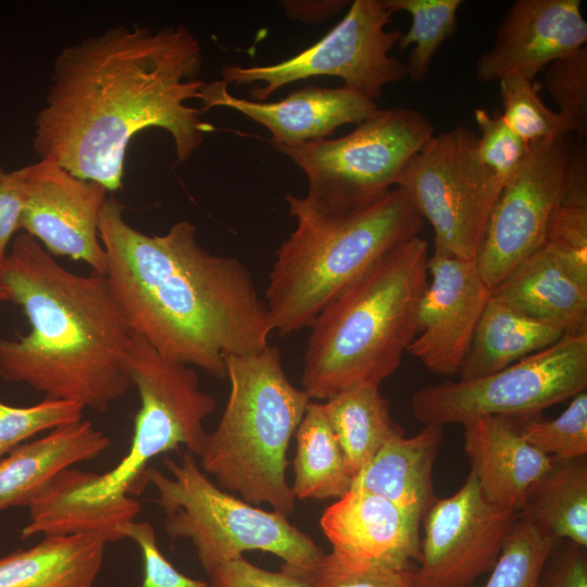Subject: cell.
Listing matches in <instances>:
<instances>
[{
    "mask_svg": "<svg viewBox=\"0 0 587 587\" xmlns=\"http://www.w3.org/2000/svg\"><path fill=\"white\" fill-rule=\"evenodd\" d=\"M202 60L182 24L118 25L64 47L35 117L34 151L109 192L122 188L128 143L142 129L167 132L186 162L213 129L186 104L200 99Z\"/></svg>",
    "mask_w": 587,
    "mask_h": 587,
    "instance_id": "6da1fadb",
    "label": "cell"
},
{
    "mask_svg": "<svg viewBox=\"0 0 587 587\" xmlns=\"http://www.w3.org/2000/svg\"><path fill=\"white\" fill-rule=\"evenodd\" d=\"M109 196L99 218L105 276L133 333L167 360L226 377L225 357L266 347L273 333L251 271L198 241L189 221L147 235Z\"/></svg>",
    "mask_w": 587,
    "mask_h": 587,
    "instance_id": "7a4b0ae2",
    "label": "cell"
},
{
    "mask_svg": "<svg viewBox=\"0 0 587 587\" xmlns=\"http://www.w3.org/2000/svg\"><path fill=\"white\" fill-rule=\"evenodd\" d=\"M0 275L30 327L16 339L0 337L3 380L97 412L129 390L133 332L105 275L66 270L25 232L13 239Z\"/></svg>",
    "mask_w": 587,
    "mask_h": 587,
    "instance_id": "3957f363",
    "label": "cell"
},
{
    "mask_svg": "<svg viewBox=\"0 0 587 587\" xmlns=\"http://www.w3.org/2000/svg\"><path fill=\"white\" fill-rule=\"evenodd\" d=\"M285 200L296 228L276 251L264 300L273 333L280 336L310 327L379 259L419 236L424 224L400 187L341 210L290 193Z\"/></svg>",
    "mask_w": 587,
    "mask_h": 587,
    "instance_id": "277c9868",
    "label": "cell"
},
{
    "mask_svg": "<svg viewBox=\"0 0 587 587\" xmlns=\"http://www.w3.org/2000/svg\"><path fill=\"white\" fill-rule=\"evenodd\" d=\"M428 259L427 240L404 241L316 316L301 376L311 400L326 401L358 384L379 387L395 373L417 334Z\"/></svg>",
    "mask_w": 587,
    "mask_h": 587,
    "instance_id": "5b68a950",
    "label": "cell"
},
{
    "mask_svg": "<svg viewBox=\"0 0 587 587\" xmlns=\"http://www.w3.org/2000/svg\"><path fill=\"white\" fill-rule=\"evenodd\" d=\"M225 367L229 395L216 428L207 434L200 469L220 488L288 516L296 497L286 477L287 451L312 400L291 384L274 345L228 354Z\"/></svg>",
    "mask_w": 587,
    "mask_h": 587,
    "instance_id": "8992f818",
    "label": "cell"
},
{
    "mask_svg": "<svg viewBox=\"0 0 587 587\" xmlns=\"http://www.w3.org/2000/svg\"><path fill=\"white\" fill-rule=\"evenodd\" d=\"M163 462L171 476L148 466L146 478L157 489L165 532L172 539L191 541L207 574L250 550L280 558L282 570L291 574L311 570L325 553L287 516L220 488L192 453L184 452L179 462L164 457Z\"/></svg>",
    "mask_w": 587,
    "mask_h": 587,
    "instance_id": "52a82bcc",
    "label": "cell"
},
{
    "mask_svg": "<svg viewBox=\"0 0 587 587\" xmlns=\"http://www.w3.org/2000/svg\"><path fill=\"white\" fill-rule=\"evenodd\" d=\"M140 408L127 454L112 470L93 474L88 491L97 498L139 495L148 485L149 462L163 453L179 451L199 457L207 437L203 421L215 400L200 389L196 372L162 357L145 338L133 333L125 359Z\"/></svg>",
    "mask_w": 587,
    "mask_h": 587,
    "instance_id": "ba28073f",
    "label": "cell"
},
{
    "mask_svg": "<svg viewBox=\"0 0 587 587\" xmlns=\"http://www.w3.org/2000/svg\"><path fill=\"white\" fill-rule=\"evenodd\" d=\"M433 135L432 123L417 110L378 108L344 137L273 148L305 174L308 202L341 210L395 188L404 166Z\"/></svg>",
    "mask_w": 587,
    "mask_h": 587,
    "instance_id": "9c48e42d",
    "label": "cell"
},
{
    "mask_svg": "<svg viewBox=\"0 0 587 587\" xmlns=\"http://www.w3.org/2000/svg\"><path fill=\"white\" fill-rule=\"evenodd\" d=\"M587 388V335L563 336L548 348L488 375L425 386L411 398L413 416L444 427L500 415L519 423Z\"/></svg>",
    "mask_w": 587,
    "mask_h": 587,
    "instance_id": "30bf717a",
    "label": "cell"
},
{
    "mask_svg": "<svg viewBox=\"0 0 587 587\" xmlns=\"http://www.w3.org/2000/svg\"><path fill=\"white\" fill-rule=\"evenodd\" d=\"M402 188L434 230V250L475 261L502 189L482 162L477 135L457 126L432 138L402 170Z\"/></svg>",
    "mask_w": 587,
    "mask_h": 587,
    "instance_id": "8fae6325",
    "label": "cell"
},
{
    "mask_svg": "<svg viewBox=\"0 0 587 587\" xmlns=\"http://www.w3.org/2000/svg\"><path fill=\"white\" fill-rule=\"evenodd\" d=\"M391 15L382 0H354L342 20L314 45L275 64L225 65L222 80L237 86L260 83L250 98L265 101L291 83L335 76L344 87L375 101L385 86L408 76L407 65L389 54L402 35L386 29Z\"/></svg>",
    "mask_w": 587,
    "mask_h": 587,
    "instance_id": "7c38bea8",
    "label": "cell"
},
{
    "mask_svg": "<svg viewBox=\"0 0 587 587\" xmlns=\"http://www.w3.org/2000/svg\"><path fill=\"white\" fill-rule=\"evenodd\" d=\"M571 149L567 136L529 143L524 165L502 187L475 260L491 291L544 247L567 189Z\"/></svg>",
    "mask_w": 587,
    "mask_h": 587,
    "instance_id": "4fadbf2b",
    "label": "cell"
},
{
    "mask_svg": "<svg viewBox=\"0 0 587 587\" xmlns=\"http://www.w3.org/2000/svg\"><path fill=\"white\" fill-rule=\"evenodd\" d=\"M519 512L496 505L470 472L461 488L437 498L422 520L416 587H470L497 563Z\"/></svg>",
    "mask_w": 587,
    "mask_h": 587,
    "instance_id": "5bb4252c",
    "label": "cell"
},
{
    "mask_svg": "<svg viewBox=\"0 0 587 587\" xmlns=\"http://www.w3.org/2000/svg\"><path fill=\"white\" fill-rule=\"evenodd\" d=\"M23 170V232L51 255L85 262L91 271L105 275L99 218L109 191L48 160Z\"/></svg>",
    "mask_w": 587,
    "mask_h": 587,
    "instance_id": "9a60e30c",
    "label": "cell"
},
{
    "mask_svg": "<svg viewBox=\"0 0 587 587\" xmlns=\"http://www.w3.org/2000/svg\"><path fill=\"white\" fill-rule=\"evenodd\" d=\"M417 309V334L407 352L434 374L460 372L491 297L475 261L434 250Z\"/></svg>",
    "mask_w": 587,
    "mask_h": 587,
    "instance_id": "2e32d148",
    "label": "cell"
},
{
    "mask_svg": "<svg viewBox=\"0 0 587 587\" xmlns=\"http://www.w3.org/2000/svg\"><path fill=\"white\" fill-rule=\"evenodd\" d=\"M580 0H516L504 14L476 77L486 83L520 74L530 79L557 59L585 47Z\"/></svg>",
    "mask_w": 587,
    "mask_h": 587,
    "instance_id": "e0dca14e",
    "label": "cell"
},
{
    "mask_svg": "<svg viewBox=\"0 0 587 587\" xmlns=\"http://www.w3.org/2000/svg\"><path fill=\"white\" fill-rule=\"evenodd\" d=\"M224 80L203 84L201 112L215 107L235 110L271 133L272 146H298L325 139L345 124H359L374 113L375 101L346 87L308 86L276 102L254 101L229 93Z\"/></svg>",
    "mask_w": 587,
    "mask_h": 587,
    "instance_id": "ac0fdd59",
    "label": "cell"
},
{
    "mask_svg": "<svg viewBox=\"0 0 587 587\" xmlns=\"http://www.w3.org/2000/svg\"><path fill=\"white\" fill-rule=\"evenodd\" d=\"M320 525L344 566L411 567L420 560V525L376 494L350 489L324 510Z\"/></svg>",
    "mask_w": 587,
    "mask_h": 587,
    "instance_id": "d6986e66",
    "label": "cell"
},
{
    "mask_svg": "<svg viewBox=\"0 0 587 587\" xmlns=\"http://www.w3.org/2000/svg\"><path fill=\"white\" fill-rule=\"evenodd\" d=\"M462 426L470 472L483 495L496 505L519 512L553 458L521 436L516 420L487 415L470 419Z\"/></svg>",
    "mask_w": 587,
    "mask_h": 587,
    "instance_id": "ffe728a7",
    "label": "cell"
},
{
    "mask_svg": "<svg viewBox=\"0 0 587 587\" xmlns=\"http://www.w3.org/2000/svg\"><path fill=\"white\" fill-rule=\"evenodd\" d=\"M93 473L68 467L60 472L27 505L29 522L21 538L97 535L107 544L124 539L140 502L129 495L93 497L87 489Z\"/></svg>",
    "mask_w": 587,
    "mask_h": 587,
    "instance_id": "44dd1931",
    "label": "cell"
},
{
    "mask_svg": "<svg viewBox=\"0 0 587 587\" xmlns=\"http://www.w3.org/2000/svg\"><path fill=\"white\" fill-rule=\"evenodd\" d=\"M110 445L108 436L82 420L17 446L0 460V512L27 507L60 472L97 459Z\"/></svg>",
    "mask_w": 587,
    "mask_h": 587,
    "instance_id": "7402d4cb",
    "label": "cell"
},
{
    "mask_svg": "<svg viewBox=\"0 0 587 587\" xmlns=\"http://www.w3.org/2000/svg\"><path fill=\"white\" fill-rule=\"evenodd\" d=\"M444 427L424 425L411 437L388 440L353 477L351 489H362L391 501L415 524L437 499L433 471Z\"/></svg>",
    "mask_w": 587,
    "mask_h": 587,
    "instance_id": "603a6c76",
    "label": "cell"
},
{
    "mask_svg": "<svg viewBox=\"0 0 587 587\" xmlns=\"http://www.w3.org/2000/svg\"><path fill=\"white\" fill-rule=\"evenodd\" d=\"M491 295L564 336L587 335V288L544 248L524 260Z\"/></svg>",
    "mask_w": 587,
    "mask_h": 587,
    "instance_id": "cb8c5ba5",
    "label": "cell"
},
{
    "mask_svg": "<svg viewBox=\"0 0 587 587\" xmlns=\"http://www.w3.org/2000/svg\"><path fill=\"white\" fill-rule=\"evenodd\" d=\"M105 544L97 535L43 536L0 559V587H93Z\"/></svg>",
    "mask_w": 587,
    "mask_h": 587,
    "instance_id": "d4e9b609",
    "label": "cell"
},
{
    "mask_svg": "<svg viewBox=\"0 0 587 587\" xmlns=\"http://www.w3.org/2000/svg\"><path fill=\"white\" fill-rule=\"evenodd\" d=\"M563 336L558 328L516 311L491 295L459 372L460 379L498 372Z\"/></svg>",
    "mask_w": 587,
    "mask_h": 587,
    "instance_id": "484cf974",
    "label": "cell"
},
{
    "mask_svg": "<svg viewBox=\"0 0 587 587\" xmlns=\"http://www.w3.org/2000/svg\"><path fill=\"white\" fill-rule=\"evenodd\" d=\"M322 408L352 479L388 440L403 434L378 386L347 387L322 403Z\"/></svg>",
    "mask_w": 587,
    "mask_h": 587,
    "instance_id": "4316f807",
    "label": "cell"
},
{
    "mask_svg": "<svg viewBox=\"0 0 587 587\" xmlns=\"http://www.w3.org/2000/svg\"><path fill=\"white\" fill-rule=\"evenodd\" d=\"M519 515L555 540L587 548V458L553 459L530 487Z\"/></svg>",
    "mask_w": 587,
    "mask_h": 587,
    "instance_id": "83f0119b",
    "label": "cell"
},
{
    "mask_svg": "<svg viewBox=\"0 0 587 587\" xmlns=\"http://www.w3.org/2000/svg\"><path fill=\"white\" fill-rule=\"evenodd\" d=\"M294 459L296 499L341 498L350 489L344 454L322 403L311 401L295 433Z\"/></svg>",
    "mask_w": 587,
    "mask_h": 587,
    "instance_id": "f1b7e54d",
    "label": "cell"
},
{
    "mask_svg": "<svg viewBox=\"0 0 587 587\" xmlns=\"http://www.w3.org/2000/svg\"><path fill=\"white\" fill-rule=\"evenodd\" d=\"M391 13L408 12L412 17L410 29L402 34L398 48L409 52L407 71L414 83H422L428 75L430 63L440 46L455 30L457 12L462 0H382Z\"/></svg>",
    "mask_w": 587,
    "mask_h": 587,
    "instance_id": "f546056e",
    "label": "cell"
},
{
    "mask_svg": "<svg viewBox=\"0 0 587 587\" xmlns=\"http://www.w3.org/2000/svg\"><path fill=\"white\" fill-rule=\"evenodd\" d=\"M557 542L519 515L484 587H539L542 569Z\"/></svg>",
    "mask_w": 587,
    "mask_h": 587,
    "instance_id": "4dcf8cb0",
    "label": "cell"
},
{
    "mask_svg": "<svg viewBox=\"0 0 587 587\" xmlns=\"http://www.w3.org/2000/svg\"><path fill=\"white\" fill-rule=\"evenodd\" d=\"M561 266L587 288V185L567 184L548 228L545 245Z\"/></svg>",
    "mask_w": 587,
    "mask_h": 587,
    "instance_id": "1f68e13d",
    "label": "cell"
},
{
    "mask_svg": "<svg viewBox=\"0 0 587 587\" xmlns=\"http://www.w3.org/2000/svg\"><path fill=\"white\" fill-rule=\"evenodd\" d=\"M503 120L525 142L567 136L573 125L548 109L533 86V79L520 74L499 80Z\"/></svg>",
    "mask_w": 587,
    "mask_h": 587,
    "instance_id": "d6a6232c",
    "label": "cell"
},
{
    "mask_svg": "<svg viewBox=\"0 0 587 587\" xmlns=\"http://www.w3.org/2000/svg\"><path fill=\"white\" fill-rule=\"evenodd\" d=\"M521 436L537 450L560 460L587 455V391L572 398L555 419L519 423Z\"/></svg>",
    "mask_w": 587,
    "mask_h": 587,
    "instance_id": "836d02e7",
    "label": "cell"
},
{
    "mask_svg": "<svg viewBox=\"0 0 587 587\" xmlns=\"http://www.w3.org/2000/svg\"><path fill=\"white\" fill-rule=\"evenodd\" d=\"M84 405L76 401L45 398L28 407L0 401V460L35 435L83 420Z\"/></svg>",
    "mask_w": 587,
    "mask_h": 587,
    "instance_id": "e575fe53",
    "label": "cell"
},
{
    "mask_svg": "<svg viewBox=\"0 0 587 587\" xmlns=\"http://www.w3.org/2000/svg\"><path fill=\"white\" fill-rule=\"evenodd\" d=\"M544 85L558 113L574 127L578 139L587 134V48L582 47L547 65Z\"/></svg>",
    "mask_w": 587,
    "mask_h": 587,
    "instance_id": "d590c367",
    "label": "cell"
},
{
    "mask_svg": "<svg viewBox=\"0 0 587 587\" xmlns=\"http://www.w3.org/2000/svg\"><path fill=\"white\" fill-rule=\"evenodd\" d=\"M474 118L479 129L478 155L503 187L524 165L529 143L508 126L500 112L490 114L485 109H475Z\"/></svg>",
    "mask_w": 587,
    "mask_h": 587,
    "instance_id": "8d00e7d4",
    "label": "cell"
},
{
    "mask_svg": "<svg viewBox=\"0 0 587 587\" xmlns=\"http://www.w3.org/2000/svg\"><path fill=\"white\" fill-rule=\"evenodd\" d=\"M413 572L389 565L347 567L332 553H324L311 570L294 575L308 587H416Z\"/></svg>",
    "mask_w": 587,
    "mask_h": 587,
    "instance_id": "74e56055",
    "label": "cell"
},
{
    "mask_svg": "<svg viewBox=\"0 0 587 587\" xmlns=\"http://www.w3.org/2000/svg\"><path fill=\"white\" fill-rule=\"evenodd\" d=\"M125 538L133 539L142 558L143 576L140 587H210L208 582L195 579L177 571L163 555L157 544L155 530L150 522H129Z\"/></svg>",
    "mask_w": 587,
    "mask_h": 587,
    "instance_id": "f35d334b",
    "label": "cell"
},
{
    "mask_svg": "<svg viewBox=\"0 0 587 587\" xmlns=\"http://www.w3.org/2000/svg\"><path fill=\"white\" fill-rule=\"evenodd\" d=\"M208 575L210 587H308L294 574L261 569L242 557L221 564Z\"/></svg>",
    "mask_w": 587,
    "mask_h": 587,
    "instance_id": "ab89813d",
    "label": "cell"
},
{
    "mask_svg": "<svg viewBox=\"0 0 587 587\" xmlns=\"http://www.w3.org/2000/svg\"><path fill=\"white\" fill-rule=\"evenodd\" d=\"M23 179V167L7 172L0 178V268L5 261L14 234L22 229Z\"/></svg>",
    "mask_w": 587,
    "mask_h": 587,
    "instance_id": "60d3db41",
    "label": "cell"
},
{
    "mask_svg": "<svg viewBox=\"0 0 587 587\" xmlns=\"http://www.w3.org/2000/svg\"><path fill=\"white\" fill-rule=\"evenodd\" d=\"M553 549L542 569L539 587H587L586 548L569 541L558 554Z\"/></svg>",
    "mask_w": 587,
    "mask_h": 587,
    "instance_id": "b9f144b4",
    "label": "cell"
},
{
    "mask_svg": "<svg viewBox=\"0 0 587 587\" xmlns=\"http://www.w3.org/2000/svg\"><path fill=\"white\" fill-rule=\"evenodd\" d=\"M349 2L347 0H286L279 1L284 13L291 20L304 23L323 22L339 11Z\"/></svg>",
    "mask_w": 587,
    "mask_h": 587,
    "instance_id": "7bdbcfd3",
    "label": "cell"
},
{
    "mask_svg": "<svg viewBox=\"0 0 587 587\" xmlns=\"http://www.w3.org/2000/svg\"><path fill=\"white\" fill-rule=\"evenodd\" d=\"M4 301H9V297L3 288L1 275H0V303Z\"/></svg>",
    "mask_w": 587,
    "mask_h": 587,
    "instance_id": "ee69618b",
    "label": "cell"
},
{
    "mask_svg": "<svg viewBox=\"0 0 587 587\" xmlns=\"http://www.w3.org/2000/svg\"><path fill=\"white\" fill-rule=\"evenodd\" d=\"M7 172L3 170L1 163H0V178L5 174Z\"/></svg>",
    "mask_w": 587,
    "mask_h": 587,
    "instance_id": "f6af8a7d",
    "label": "cell"
}]
</instances>
